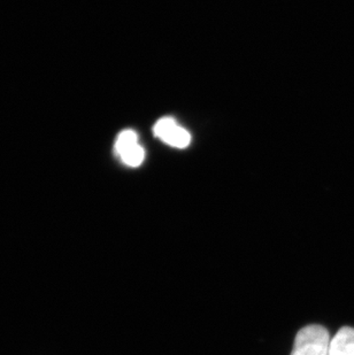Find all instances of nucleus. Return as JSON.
Listing matches in <instances>:
<instances>
[{
    "mask_svg": "<svg viewBox=\"0 0 354 355\" xmlns=\"http://www.w3.org/2000/svg\"><path fill=\"white\" fill-rule=\"evenodd\" d=\"M137 144V135H136V132L133 130L124 131L117 138V143H115V150L121 155L124 152L128 151L129 148Z\"/></svg>",
    "mask_w": 354,
    "mask_h": 355,
    "instance_id": "obj_4",
    "label": "nucleus"
},
{
    "mask_svg": "<svg viewBox=\"0 0 354 355\" xmlns=\"http://www.w3.org/2000/svg\"><path fill=\"white\" fill-rule=\"evenodd\" d=\"M144 155H145V153H144L143 148L137 144L122 153L121 158L124 160V164H127L128 166L137 167L143 162Z\"/></svg>",
    "mask_w": 354,
    "mask_h": 355,
    "instance_id": "obj_5",
    "label": "nucleus"
},
{
    "mask_svg": "<svg viewBox=\"0 0 354 355\" xmlns=\"http://www.w3.org/2000/svg\"><path fill=\"white\" fill-rule=\"evenodd\" d=\"M329 355H354L353 328H342L331 338Z\"/></svg>",
    "mask_w": 354,
    "mask_h": 355,
    "instance_id": "obj_3",
    "label": "nucleus"
},
{
    "mask_svg": "<svg viewBox=\"0 0 354 355\" xmlns=\"http://www.w3.org/2000/svg\"><path fill=\"white\" fill-rule=\"evenodd\" d=\"M154 134L166 144L174 148H184L190 144V134L183 128L178 127L173 119L165 118L154 125Z\"/></svg>",
    "mask_w": 354,
    "mask_h": 355,
    "instance_id": "obj_2",
    "label": "nucleus"
},
{
    "mask_svg": "<svg viewBox=\"0 0 354 355\" xmlns=\"http://www.w3.org/2000/svg\"><path fill=\"white\" fill-rule=\"evenodd\" d=\"M330 340L327 329L321 325H308L296 336L291 355H329Z\"/></svg>",
    "mask_w": 354,
    "mask_h": 355,
    "instance_id": "obj_1",
    "label": "nucleus"
}]
</instances>
